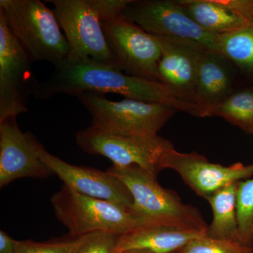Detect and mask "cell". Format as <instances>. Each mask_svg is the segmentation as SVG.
<instances>
[{
    "instance_id": "cell-1",
    "label": "cell",
    "mask_w": 253,
    "mask_h": 253,
    "mask_svg": "<svg viewBox=\"0 0 253 253\" xmlns=\"http://www.w3.org/2000/svg\"><path fill=\"white\" fill-rule=\"evenodd\" d=\"M116 94L126 99L168 105L176 111L201 117L195 105L176 98L160 82L129 76L120 68L91 59H68L55 66L52 76L40 83L34 97L46 100L59 94Z\"/></svg>"
},
{
    "instance_id": "cell-2",
    "label": "cell",
    "mask_w": 253,
    "mask_h": 253,
    "mask_svg": "<svg viewBox=\"0 0 253 253\" xmlns=\"http://www.w3.org/2000/svg\"><path fill=\"white\" fill-rule=\"evenodd\" d=\"M70 46L68 59H91L118 68L105 38L103 21L122 14L130 0H46Z\"/></svg>"
},
{
    "instance_id": "cell-3",
    "label": "cell",
    "mask_w": 253,
    "mask_h": 253,
    "mask_svg": "<svg viewBox=\"0 0 253 253\" xmlns=\"http://www.w3.org/2000/svg\"><path fill=\"white\" fill-rule=\"evenodd\" d=\"M122 181L133 198L131 211L144 225H166L206 232L208 225L194 206L184 204L172 190L162 187L156 175L139 166H113L107 170Z\"/></svg>"
},
{
    "instance_id": "cell-4",
    "label": "cell",
    "mask_w": 253,
    "mask_h": 253,
    "mask_svg": "<svg viewBox=\"0 0 253 253\" xmlns=\"http://www.w3.org/2000/svg\"><path fill=\"white\" fill-rule=\"evenodd\" d=\"M0 11L32 62L54 66L67 59L70 46L54 10L40 0H0Z\"/></svg>"
},
{
    "instance_id": "cell-5",
    "label": "cell",
    "mask_w": 253,
    "mask_h": 253,
    "mask_svg": "<svg viewBox=\"0 0 253 253\" xmlns=\"http://www.w3.org/2000/svg\"><path fill=\"white\" fill-rule=\"evenodd\" d=\"M51 202L56 217L72 237L96 232L121 236L143 226L131 210L80 194L65 184Z\"/></svg>"
},
{
    "instance_id": "cell-6",
    "label": "cell",
    "mask_w": 253,
    "mask_h": 253,
    "mask_svg": "<svg viewBox=\"0 0 253 253\" xmlns=\"http://www.w3.org/2000/svg\"><path fill=\"white\" fill-rule=\"evenodd\" d=\"M76 97L91 115V126L108 132L158 134L177 111L166 104L130 99L113 101L93 93Z\"/></svg>"
},
{
    "instance_id": "cell-7",
    "label": "cell",
    "mask_w": 253,
    "mask_h": 253,
    "mask_svg": "<svg viewBox=\"0 0 253 253\" xmlns=\"http://www.w3.org/2000/svg\"><path fill=\"white\" fill-rule=\"evenodd\" d=\"M76 141L87 154L109 158L113 166H139L157 176L163 158L173 145L158 134H123L98 130L92 126L78 131Z\"/></svg>"
},
{
    "instance_id": "cell-8",
    "label": "cell",
    "mask_w": 253,
    "mask_h": 253,
    "mask_svg": "<svg viewBox=\"0 0 253 253\" xmlns=\"http://www.w3.org/2000/svg\"><path fill=\"white\" fill-rule=\"evenodd\" d=\"M32 63L0 11V121L27 112L40 83Z\"/></svg>"
},
{
    "instance_id": "cell-9",
    "label": "cell",
    "mask_w": 253,
    "mask_h": 253,
    "mask_svg": "<svg viewBox=\"0 0 253 253\" xmlns=\"http://www.w3.org/2000/svg\"><path fill=\"white\" fill-rule=\"evenodd\" d=\"M122 16L153 36L187 40L217 54L218 35L200 27L178 0H130Z\"/></svg>"
},
{
    "instance_id": "cell-10",
    "label": "cell",
    "mask_w": 253,
    "mask_h": 253,
    "mask_svg": "<svg viewBox=\"0 0 253 253\" xmlns=\"http://www.w3.org/2000/svg\"><path fill=\"white\" fill-rule=\"evenodd\" d=\"M105 38L118 68L126 74L158 81L161 49L156 37L122 14L103 21Z\"/></svg>"
},
{
    "instance_id": "cell-11",
    "label": "cell",
    "mask_w": 253,
    "mask_h": 253,
    "mask_svg": "<svg viewBox=\"0 0 253 253\" xmlns=\"http://www.w3.org/2000/svg\"><path fill=\"white\" fill-rule=\"evenodd\" d=\"M162 167L176 171L198 196L205 199L224 186L253 176V164L245 166L237 163L221 166L209 162L197 153H181L174 148L165 153Z\"/></svg>"
},
{
    "instance_id": "cell-12",
    "label": "cell",
    "mask_w": 253,
    "mask_h": 253,
    "mask_svg": "<svg viewBox=\"0 0 253 253\" xmlns=\"http://www.w3.org/2000/svg\"><path fill=\"white\" fill-rule=\"evenodd\" d=\"M36 136L23 132L16 117L0 121V188L22 178L45 179L54 173L39 157Z\"/></svg>"
},
{
    "instance_id": "cell-13",
    "label": "cell",
    "mask_w": 253,
    "mask_h": 253,
    "mask_svg": "<svg viewBox=\"0 0 253 253\" xmlns=\"http://www.w3.org/2000/svg\"><path fill=\"white\" fill-rule=\"evenodd\" d=\"M38 154L42 161L68 186L80 194L104 200L132 209L133 198L122 181L109 172L94 168L73 166L49 154L38 141Z\"/></svg>"
},
{
    "instance_id": "cell-14",
    "label": "cell",
    "mask_w": 253,
    "mask_h": 253,
    "mask_svg": "<svg viewBox=\"0 0 253 253\" xmlns=\"http://www.w3.org/2000/svg\"><path fill=\"white\" fill-rule=\"evenodd\" d=\"M154 36L161 49L158 66V81L181 101L196 106L198 61L200 53L205 47L181 38Z\"/></svg>"
},
{
    "instance_id": "cell-15",
    "label": "cell",
    "mask_w": 253,
    "mask_h": 253,
    "mask_svg": "<svg viewBox=\"0 0 253 253\" xmlns=\"http://www.w3.org/2000/svg\"><path fill=\"white\" fill-rule=\"evenodd\" d=\"M220 55L203 48L198 61L195 104L201 118L207 117L209 110L229 96L231 77Z\"/></svg>"
},
{
    "instance_id": "cell-16",
    "label": "cell",
    "mask_w": 253,
    "mask_h": 253,
    "mask_svg": "<svg viewBox=\"0 0 253 253\" xmlns=\"http://www.w3.org/2000/svg\"><path fill=\"white\" fill-rule=\"evenodd\" d=\"M206 232L166 225H144L119 236L117 253L146 250L154 253H174Z\"/></svg>"
},
{
    "instance_id": "cell-17",
    "label": "cell",
    "mask_w": 253,
    "mask_h": 253,
    "mask_svg": "<svg viewBox=\"0 0 253 253\" xmlns=\"http://www.w3.org/2000/svg\"><path fill=\"white\" fill-rule=\"evenodd\" d=\"M190 17L204 31L223 35L246 26L222 0H178Z\"/></svg>"
},
{
    "instance_id": "cell-18",
    "label": "cell",
    "mask_w": 253,
    "mask_h": 253,
    "mask_svg": "<svg viewBox=\"0 0 253 253\" xmlns=\"http://www.w3.org/2000/svg\"><path fill=\"white\" fill-rule=\"evenodd\" d=\"M239 182L224 186L206 199L213 214L212 222L206 231L208 237L239 243L237 195Z\"/></svg>"
},
{
    "instance_id": "cell-19",
    "label": "cell",
    "mask_w": 253,
    "mask_h": 253,
    "mask_svg": "<svg viewBox=\"0 0 253 253\" xmlns=\"http://www.w3.org/2000/svg\"><path fill=\"white\" fill-rule=\"evenodd\" d=\"M217 54L245 72L253 73V28L245 26L226 34L218 35Z\"/></svg>"
},
{
    "instance_id": "cell-20",
    "label": "cell",
    "mask_w": 253,
    "mask_h": 253,
    "mask_svg": "<svg viewBox=\"0 0 253 253\" xmlns=\"http://www.w3.org/2000/svg\"><path fill=\"white\" fill-rule=\"evenodd\" d=\"M218 116L253 134V89L231 94L208 112L207 117Z\"/></svg>"
},
{
    "instance_id": "cell-21",
    "label": "cell",
    "mask_w": 253,
    "mask_h": 253,
    "mask_svg": "<svg viewBox=\"0 0 253 253\" xmlns=\"http://www.w3.org/2000/svg\"><path fill=\"white\" fill-rule=\"evenodd\" d=\"M240 244L248 247L253 246V176L240 181L237 195Z\"/></svg>"
},
{
    "instance_id": "cell-22",
    "label": "cell",
    "mask_w": 253,
    "mask_h": 253,
    "mask_svg": "<svg viewBox=\"0 0 253 253\" xmlns=\"http://www.w3.org/2000/svg\"><path fill=\"white\" fill-rule=\"evenodd\" d=\"M176 253H253V247L206 235L193 240Z\"/></svg>"
},
{
    "instance_id": "cell-23",
    "label": "cell",
    "mask_w": 253,
    "mask_h": 253,
    "mask_svg": "<svg viewBox=\"0 0 253 253\" xmlns=\"http://www.w3.org/2000/svg\"><path fill=\"white\" fill-rule=\"evenodd\" d=\"M86 236H71L69 239L43 243L33 241H19L15 253H78Z\"/></svg>"
},
{
    "instance_id": "cell-24",
    "label": "cell",
    "mask_w": 253,
    "mask_h": 253,
    "mask_svg": "<svg viewBox=\"0 0 253 253\" xmlns=\"http://www.w3.org/2000/svg\"><path fill=\"white\" fill-rule=\"evenodd\" d=\"M119 236L104 232L87 234L78 253H117Z\"/></svg>"
},
{
    "instance_id": "cell-25",
    "label": "cell",
    "mask_w": 253,
    "mask_h": 253,
    "mask_svg": "<svg viewBox=\"0 0 253 253\" xmlns=\"http://www.w3.org/2000/svg\"><path fill=\"white\" fill-rule=\"evenodd\" d=\"M222 1L235 11L247 26L253 28V0H222Z\"/></svg>"
},
{
    "instance_id": "cell-26",
    "label": "cell",
    "mask_w": 253,
    "mask_h": 253,
    "mask_svg": "<svg viewBox=\"0 0 253 253\" xmlns=\"http://www.w3.org/2000/svg\"><path fill=\"white\" fill-rule=\"evenodd\" d=\"M19 241L10 237L4 231H0V253H15Z\"/></svg>"
},
{
    "instance_id": "cell-27",
    "label": "cell",
    "mask_w": 253,
    "mask_h": 253,
    "mask_svg": "<svg viewBox=\"0 0 253 253\" xmlns=\"http://www.w3.org/2000/svg\"><path fill=\"white\" fill-rule=\"evenodd\" d=\"M117 253H154L146 250H129V251H121Z\"/></svg>"
}]
</instances>
